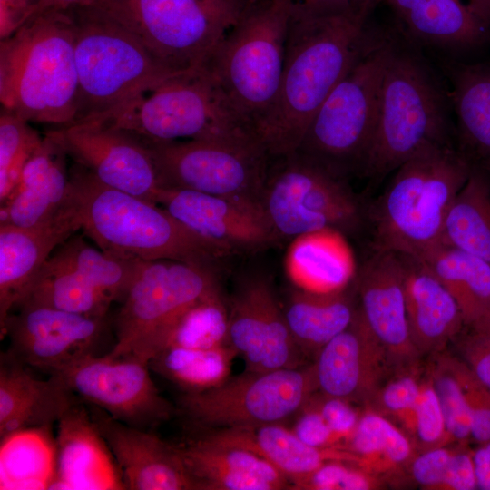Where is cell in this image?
Wrapping results in <instances>:
<instances>
[{"label":"cell","instance_id":"31","mask_svg":"<svg viewBox=\"0 0 490 490\" xmlns=\"http://www.w3.org/2000/svg\"><path fill=\"white\" fill-rule=\"evenodd\" d=\"M285 262L295 287L315 292L344 289L355 275L352 252L343 234L332 230L291 240Z\"/></svg>","mask_w":490,"mask_h":490},{"label":"cell","instance_id":"46","mask_svg":"<svg viewBox=\"0 0 490 490\" xmlns=\"http://www.w3.org/2000/svg\"><path fill=\"white\" fill-rule=\"evenodd\" d=\"M385 481L354 462L329 460L292 485L296 490H374Z\"/></svg>","mask_w":490,"mask_h":490},{"label":"cell","instance_id":"54","mask_svg":"<svg viewBox=\"0 0 490 490\" xmlns=\"http://www.w3.org/2000/svg\"><path fill=\"white\" fill-rule=\"evenodd\" d=\"M294 7L316 16H332L353 13L348 0H294Z\"/></svg>","mask_w":490,"mask_h":490},{"label":"cell","instance_id":"9","mask_svg":"<svg viewBox=\"0 0 490 490\" xmlns=\"http://www.w3.org/2000/svg\"><path fill=\"white\" fill-rule=\"evenodd\" d=\"M392 43L371 36L312 118L295 153L345 180L348 174L363 173Z\"/></svg>","mask_w":490,"mask_h":490},{"label":"cell","instance_id":"45","mask_svg":"<svg viewBox=\"0 0 490 490\" xmlns=\"http://www.w3.org/2000/svg\"><path fill=\"white\" fill-rule=\"evenodd\" d=\"M410 438L416 452L452 444L436 391L427 371L422 377Z\"/></svg>","mask_w":490,"mask_h":490},{"label":"cell","instance_id":"27","mask_svg":"<svg viewBox=\"0 0 490 490\" xmlns=\"http://www.w3.org/2000/svg\"><path fill=\"white\" fill-rule=\"evenodd\" d=\"M178 447L196 490L291 489L283 474L249 450L215 443L203 436Z\"/></svg>","mask_w":490,"mask_h":490},{"label":"cell","instance_id":"43","mask_svg":"<svg viewBox=\"0 0 490 490\" xmlns=\"http://www.w3.org/2000/svg\"><path fill=\"white\" fill-rule=\"evenodd\" d=\"M396 370L395 375L385 380L365 407L373 408L396 423L410 437L423 376L416 363Z\"/></svg>","mask_w":490,"mask_h":490},{"label":"cell","instance_id":"7","mask_svg":"<svg viewBox=\"0 0 490 490\" xmlns=\"http://www.w3.org/2000/svg\"><path fill=\"white\" fill-rule=\"evenodd\" d=\"M70 12L78 80L74 123L103 116L178 74L103 10L87 5Z\"/></svg>","mask_w":490,"mask_h":490},{"label":"cell","instance_id":"5","mask_svg":"<svg viewBox=\"0 0 490 490\" xmlns=\"http://www.w3.org/2000/svg\"><path fill=\"white\" fill-rule=\"evenodd\" d=\"M450 129L440 85L418 56L393 41L363 174L380 179L428 148L452 146Z\"/></svg>","mask_w":490,"mask_h":490},{"label":"cell","instance_id":"10","mask_svg":"<svg viewBox=\"0 0 490 490\" xmlns=\"http://www.w3.org/2000/svg\"><path fill=\"white\" fill-rule=\"evenodd\" d=\"M173 73L207 63L245 8L230 0H94Z\"/></svg>","mask_w":490,"mask_h":490},{"label":"cell","instance_id":"21","mask_svg":"<svg viewBox=\"0 0 490 490\" xmlns=\"http://www.w3.org/2000/svg\"><path fill=\"white\" fill-rule=\"evenodd\" d=\"M312 365L318 391L363 407L394 368L358 307L350 325L318 351Z\"/></svg>","mask_w":490,"mask_h":490},{"label":"cell","instance_id":"12","mask_svg":"<svg viewBox=\"0 0 490 490\" xmlns=\"http://www.w3.org/2000/svg\"><path fill=\"white\" fill-rule=\"evenodd\" d=\"M260 203L279 240L361 222V207L346 180L297 153L271 159Z\"/></svg>","mask_w":490,"mask_h":490},{"label":"cell","instance_id":"18","mask_svg":"<svg viewBox=\"0 0 490 490\" xmlns=\"http://www.w3.org/2000/svg\"><path fill=\"white\" fill-rule=\"evenodd\" d=\"M53 133L74 163L103 184L156 203L160 190L147 146L126 132L85 121Z\"/></svg>","mask_w":490,"mask_h":490},{"label":"cell","instance_id":"48","mask_svg":"<svg viewBox=\"0 0 490 490\" xmlns=\"http://www.w3.org/2000/svg\"><path fill=\"white\" fill-rule=\"evenodd\" d=\"M456 446L449 444L416 452L406 472L421 488L439 490Z\"/></svg>","mask_w":490,"mask_h":490},{"label":"cell","instance_id":"13","mask_svg":"<svg viewBox=\"0 0 490 490\" xmlns=\"http://www.w3.org/2000/svg\"><path fill=\"white\" fill-rule=\"evenodd\" d=\"M318 391L313 365L249 371L198 393H184L181 412L198 428L223 429L284 423Z\"/></svg>","mask_w":490,"mask_h":490},{"label":"cell","instance_id":"25","mask_svg":"<svg viewBox=\"0 0 490 490\" xmlns=\"http://www.w3.org/2000/svg\"><path fill=\"white\" fill-rule=\"evenodd\" d=\"M67 157L48 131L27 161L15 190L0 205V224L32 227L59 213L71 197Z\"/></svg>","mask_w":490,"mask_h":490},{"label":"cell","instance_id":"33","mask_svg":"<svg viewBox=\"0 0 490 490\" xmlns=\"http://www.w3.org/2000/svg\"><path fill=\"white\" fill-rule=\"evenodd\" d=\"M420 260L457 302L465 325L471 327L490 310V263L440 244Z\"/></svg>","mask_w":490,"mask_h":490},{"label":"cell","instance_id":"26","mask_svg":"<svg viewBox=\"0 0 490 490\" xmlns=\"http://www.w3.org/2000/svg\"><path fill=\"white\" fill-rule=\"evenodd\" d=\"M8 351L0 360V437L33 427H52L78 400L54 375L34 377Z\"/></svg>","mask_w":490,"mask_h":490},{"label":"cell","instance_id":"39","mask_svg":"<svg viewBox=\"0 0 490 490\" xmlns=\"http://www.w3.org/2000/svg\"><path fill=\"white\" fill-rule=\"evenodd\" d=\"M237 356L230 345L211 349L168 346L148 365L150 369L178 386L184 393H198L228 380Z\"/></svg>","mask_w":490,"mask_h":490},{"label":"cell","instance_id":"53","mask_svg":"<svg viewBox=\"0 0 490 490\" xmlns=\"http://www.w3.org/2000/svg\"><path fill=\"white\" fill-rule=\"evenodd\" d=\"M38 0H0V39L13 35L36 11Z\"/></svg>","mask_w":490,"mask_h":490},{"label":"cell","instance_id":"19","mask_svg":"<svg viewBox=\"0 0 490 490\" xmlns=\"http://www.w3.org/2000/svg\"><path fill=\"white\" fill-rule=\"evenodd\" d=\"M156 203L226 256L260 250L279 240L259 202L160 188Z\"/></svg>","mask_w":490,"mask_h":490},{"label":"cell","instance_id":"34","mask_svg":"<svg viewBox=\"0 0 490 490\" xmlns=\"http://www.w3.org/2000/svg\"><path fill=\"white\" fill-rule=\"evenodd\" d=\"M343 448L358 457L356 464L384 481L406 472L416 454L408 435L369 407L362 409L358 424Z\"/></svg>","mask_w":490,"mask_h":490},{"label":"cell","instance_id":"15","mask_svg":"<svg viewBox=\"0 0 490 490\" xmlns=\"http://www.w3.org/2000/svg\"><path fill=\"white\" fill-rule=\"evenodd\" d=\"M149 365L132 357H85L50 375L81 401L127 425L149 430L169 420L174 407L159 392Z\"/></svg>","mask_w":490,"mask_h":490},{"label":"cell","instance_id":"37","mask_svg":"<svg viewBox=\"0 0 490 490\" xmlns=\"http://www.w3.org/2000/svg\"><path fill=\"white\" fill-rule=\"evenodd\" d=\"M49 258L75 271L113 302L124 299L143 262L96 249L83 233L72 235Z\"/></svg>","mask_w":490,"mask_h":490},{"label":"cell","instance_id":"57","mask_svg":"<svg viewBox=\"0 0 490 490\" xmlns=\"http://www.w3.org/2000/svg\"><path fill=\"white\" fill-rule=\"evenodd\" d=\"M383 0H348L352 12L368 19L373 9Z\"/></svg>","mask_w":490,"mask_h":490},{"label":"cell","instance_id":"28","mask_svg":"<svg viewBox=\"0 0 490 490\" xmlns=\"http://www.w3.org/2000/svg\"><path fill=\"white\" fill-rule=\"evenodd\" d=\"M404 258L411 341L420 356L436 355L459 336L466 326L463 316L452 294L426 266L416 259Z\"/></svg>","mask_w":490,"mask_h":490},{"label":"cell","instance_id":"47","mask_svg":"<svg viewBox=\"0 0 490 490\" xmlns=\"http://www.w3.org/2000/svg\"><path fill=\"white\" fill-rule=\"evenodd\" d=\"M467 404L471 440L477 445L490 440V391L473 375L458 358L449 356Z\"/></svg>","mask_w":490,"mask_h":490},{"label":"cell","instance_id":"11","mask_svg":"<svg viewBox=\"0 0 490 490\" xmlns=\"http://www.w3.org/2000/svg\"><path fill=\"white\" fill-rule=\"evenodd\" d=\"M220 291L214 268L177 260L143 261L115 321L109 352L146 364L162 350L182 315Z\"/></svg>","mask_w":490,"mask_h":490},{"label":"cell","instance_id":"42","mask_svg":"<svg viewBox=\"0 0 490 490\" xmlns=\"http://www.w3.org/2000/svg\"><path fill=\"white\" fill-rule=\"evenodd\" d=\"M43 137L30 122L1 109L0 113V205L15 190L22 172Z\"/></svg>","mask_w":490,"mask_h":490},{"label":"cell","instance_id":"17","mask_svg":"<svg viewBox=\"0 0 490 490\" xmlns=\"http://www.w3.org/2000/svg\"><path fill=\"white\" fill-rule=\"evenodd\" d=\"M228 306L229 343L245 363V370L270 371L302 366L305 357L295 343L270 281L245 279Z\"/></svg>","mask_w":490,"mask_h":490},{"label":"cell","instance_id":"56","mask_svg":"<svg viewBox=\"0 0 490 490\" xmlns=\"http://www.w3.org/2000/svg\"><path fill=\"white\" fill-rule=\"evenodd\" d=\"M93 1L94 0H38L34 14L46 10H70L76 7L87 6L92 5Z\"/></svg>","mask_w":490,"mask_h":490},{"label":"cell","instance_id":"6","mask_svg":"<svg viewBox=\"0 0 490 490\" xmlns=\"http://www.w3.org/2000/svg\"><path fill=\"white\" fill-rule=\"evenodd\" d=\"M293 8L294 0H253L202 66L253 133L277 96Z\"/></svg>","mask_w":490,"mask_h":490},{"label":"cell","instance_id":"55","mask_svg":"<svg viewBox=\"0 0 490 490\" xmlns=\"http://www.w3.org/2000/svg\"><path fill=\"white\" fill-rule=\"evenodd\" d=\"M478 489L490 490V440L473 450Z\"/></svg>","mask_w":490,"mask_h":490},{"label":"cell","instance_id":"2","mask_svg":"<svg viewBox=\"0 0 490 490\" xmlns=\"http://www.w3.org/2000/svg\"><path fill=\"white\" fill-rule=\"evenodd\" d=\"M74 39L70 10H46L1 40L2 109L29 122L74 124L78 94Z\"/></svg>","mask_w":490,"mask_h":490},{"label":"cell","instance_id":"52","mask_svg":"<svg viewBox=\"0 0 490 490\" xmlns=\"http://www.w3.org/2000/svg\"><path fill=\"white\" fill-rule=\"evenodd\" d=\"M478 489L473 449L467 444H456L439 490Z\"/></svg>","mask_w":490,"mask_h":490},{"label":"cell","instance_id":"41","mask_svg":"<svg viewBox=\"0 0 490 490\" xmlns=\"http://www.w3.org/2000/svg\"><path fill=\"white\" fill-rule=\"evenodd\" d=\"M229 345L228 306L220 291L200 300L182 315L165 347L211 349Z\"/></svg>","mask_w":490,"mask_h":490},{"label":"cell","instance_id":"29","mask_svg":"<svg viewBox=\"0 0 490 490\" xmlns=\"http://www.w3.org/2000/svg\"><path fill=\"white\" fill-rule=\"evenodd\" d=\"M205 438L249 450L272 465L293 484L329 460L358 463V457L343 448H318L301 441L283 423L250 427L211 429Z\"/></svg>","mask_w":490,"mask_h":490},{"label":"cell","instance_id":"35","mask_svg":"<svg viewBox=\"0 0 490 490\" xmlns=\"http://www.w3.org/2000/svg\"><path fill=\"white\" fill-rule=\"evenodd\" d=\"M51 428H25L1 437V490L49 489L56 468Z\"/></svg>","mask_w":490,"mask_h":490},{"label":"cell","instance_id":"50","mask_svg":"<svg viewBox=\"0 0 490 490\" xmlns=\"http://www.w3.org/2000/svg\"><path fill=\"white\" fill-rule=\"evenodd\" d=\"M291 431L304 443L318 448H342L319 411L308 402L292 417Z\"/></svg>","mask_w":490,"mask_h":490},{"label":"cell","instance_id":"8","mask_svg":"<svg viewBox=\"0 0 490 490\" xmlns=\"http://www.w3.org/2000/svg\"><path fill=\"white\" fill-rule=\"evenodd\" d=\"M89 121L126 132L144 143L180 139L257 140L204 67L175 74Z\"/></svg>","mask_w":490,"mask_h":490},{"label":"cell","instance_id":"23","mask_svg":"<svg viewBox=\"0 0 490 490\" xmlns=\"http://www.w3.org/2000/svg\"><path fill=\"white\" fill-rule=\"evenodd\" d=\"M78 230L72 191L68 203L47 221L32 227L0 224V327L55 249Z\"/></svg>","mask_w":490,"mask_h":490},{"label":"cell","instance_id":"59","mask_svg":"<svg viewBox=\"0 0 490 490\" xmlns=\"http://www.w3.org/2000/svg\"><path fill=\"white\" fill-rule=\"evenodd\" d=\"M470 328L490 338V310Z\"/></svg>","mask_w":490,"mask_h":490},{"label":"cell","instance_id":"58","mask_svg":"<svg viewBox=\"0 0 490 490\" xmlns=\"http://www.w3.org/2000/svg\"><path fill=\"white\" fill-rule=\"evenodd\" d=\"M467 4L486 25H490V0H467Z\"/></svg>","mask_w":490,"mask_h":490},{"label":"cell","instance_id":"44","mask_svg":"<svg viewBox=\"0 0 490 490\" xmlns=\"http://www.w3.org/2000/svg\"><path fill=\"white\" fill-rule=\"evenodd\" d=\"M436 355L426 371L436 391L450 440L452 444H467L471 441V424L463 389L449 355Z\"/></svg>","mask_w":490,"mask_h":490},{"label":"cell","instance_id":"3","mask_svg":"<svg viewBox=\"0 0 490 490\" xmlns=\"http://www.w3.org/2000/svg\"><path fill=\"white\" fill-rule=\"evenodd\" d=\"M69 178L81 230L101 250L143 261L177 260L214 269L226 257L161 205L111 188L76 163Z\"/></svg>","mask_w":490,"mask_h":490},{"label":"cell","instance_id":"1","mask_svg":"<svg viewBox=\"0 0 490 490\" xmlns=\"http://www.w3.org/2000/svg\"><path fill=\"white\" fill-rule=\"evenodd\" d=\"M368 19L316 16L293 8L281 80L255 136L271 159L296 152L312 118L364 52Z\"/></svg>","mask_w":490,"mask_h":490},{"label":"cell","instance_id":"51","mask_svg":"<svg viewBox=\"0 0 490 490\" xmlns=\"http://www.w3.org/2000/svg\"><path fill=\"white\" fill-rule=\"evenodd\" d=\"M458 358L490 391V338L473 329L456 342Z\"/></svg>","mask_w":490,"mask_h":490},{"label":"cell","instance_id":"22","mask_svg":"<svg viewBox=\"0 0 490 490\" xmlns=\"http://www.w3.org/2000/svg\"><path fill=\"white\" fill-rule=\"evenodd\" d=\"M92 419L110 448L126 489L196 490L178 446L121 422L92 406Z\"/></svg>","mask_w":490,"mask_h":490},{"label":"cell","instance_id":"4","mask_svg":"<svg viewBox=\"0 0 490 490\" xmlns=\"http://www.w3.org/2000/svg\"><path fill=\"white\" fill-rule=\"evenodd\" d=\"M471 170L453 146L428 148L398 167L372 211L376 250L420 259L439 246L447 212Z\"/></svg>","mask_w":490,"mask_h":490},{"label":"cell","instance_id":"60","mask_svg":"<svg viewBox=\"0 0 490 490\" xmlns=\"http://www.w3.org/2000/svg\"><path fill=\"white\" fill-rule=\"evenodd\" d=\"M230 1H232V2H235V3H238L241 5H248L250 2H252L253 0H230Z\"/></svg>","mask_w":490,"mask_h":490},{"label":"cell","instance_id":"24","mask_svg":"<svg viewBox=\"0 0 490 490\" xmlns=\"http://www.w3.org/2000/svg\"><path fill=\"white\" fill-rule=\"evenodd\" d=\"M85 403L57 421L56 468L49 489H126L121 471Z\"/></svg>","mask_w":490,"mask_h":490},{"label":"cell","instance_id":"30","mask_svg":"<svg viewBox=\"0 0 490 490\" xmlns=\"http://www.w3.org/2000/svg\"><path fill=\"white\" fill-rule=\"evenodd\" d=\"M403 32L424 44L466 48L486 38V25L464 0H383Z\"/></svg>","mask_w":490,"mask_h":490},{"label":"cell","instance_id":"40","mask_svg":"<svg viewBox=\"0 0 490 490\" xmlns=\"http://www.w3.org/2000/svg\"><path fill=\"white\" fill-rule=\"evenodd\" d=\"M112 303L75 271L48 258L15 309L34 304L105 318Z\"/></svg>","mask_w":490,"mask_h":490},{"label":"cell","instance_id":"14","mask_svg":"<svg viewBox=\"0 0 490 490\" xmlns=\"http://www.w3.org/2000/svg\"><path fill=\"white\" fill-rule=\"evenodd\" d=\"M144 144L153 161L160 188L260 203L271 158L256 139Z\"/></svg>","mask_w":490,"mask_h":490},{"label":"cell","instance_id":"16","mask_svg":"<svg viewBox=\"0 0 490 490\" xmlns=\"http://www.w3.org/2000/svg\"><path fill=\"white\" fill-rule=\"evenodd\" d=\"M0 327L8 337V352L27 367L59 371L95 354L105 330V318L47 306L23 304Z\"/></svg>","mask_w":490,"mask_h":490},{"label":"cell","instance_id":"38","mask_svg":"<svg viewBox=\"0 0 490 490\" xmlns=\"http://www.w3.org/2000/svg\"><path fill=\"white\" fill-rule=\"evenodd\" d=\"M451 101L463 137L490 159V64L447 65Z\"/></svg>","mask_w":490,"mask_h":490},{"label":"cell","instance_id":"49","mask_svg":"<svg viewBox=\"0 0 490 490\" xmlns=\"http://www.w3.org/2000/svg\"><path fill=\"white\" fill-rule=\"evenodd\" d=\"M309 401L319 411L343 448L344 444L355 431L363 408H358L355 403L348 400L328 396L319 391H316Z\"/></svg>","mask_w":490,"mask_h":490},{"label":"cell","instance_id":"36","mask_svg":"<svg viewBox=\"0 0 490 490\" xmlns=\"http://www.w3.org/2000/svg\"><path fill=\"white\" fill-rule=\"evenodd\" d=\"M442 244L490 263V185L472 169L447 212Z\"/></svg>","mask_w":490,"mask_h":490},{"label":"cell","instance_id":"32","mask_svg":"<svg viewBox=\"0 0 490 490\" xmlns=\"http://www.w3.org/2000/svg\"><path fill=\"white\" fill-rule=\"evenodd\" d=\"M346 289L315 292L295 287L289 294L283 308L285 319L305 357H316L353 321L358 307Z\"/></svg>","mask_w":490,"mask_h":490},{"label":"cell","instance_id":"20","mask_svg":"<svg viewBox=\"0 0 490 490\" xmlns=\"http://www.w3.org/2000/svg\"><path fill=\"white\" fill-rule=\"evenodd\" d=\"M406 279L404 256L377 250L361 267L356 279L358 310L387 350L395 369L416 363L420 357L409 334Z\"/></svg>","mask_w":490,"mask_h":490}]
</instances>
